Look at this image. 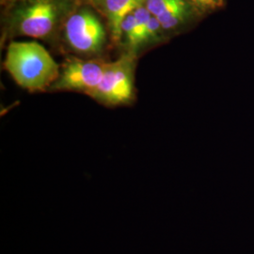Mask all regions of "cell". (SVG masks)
<instances>
[{"mask_svg":"<svg viewBox=\"0 0 254 254\" xmlns=\"http://www.w3.org/2000/svg\"><path fill=\"white\" fill-rule=\"evenodd\" d=\"M4 67L20 87L31 92L51 88L61 73L51 55L36 42L10 43Z\"/></svg>","mask_w":254,"mask_h":254,"instance_id":"cell-1","label":"cell"},{"mask_svg":"<svg viewBox=\"0 0 254 254\" xmlns=\"http://www.w3.org/2000/svg\"><path fill=\"white\" fill-rule=\"evenodd\" d=\"M134 60L126 55L109 63L99 85L88 95L103 104L120 105L132 100L134 94Z\"/></svg>","mask_w":254,"mask_h":254,"instance_id":"cell-2","label":"cell"},{"mask_svg":"<svg viewBox=\"0 0 254 254\" xmlns=\"http://www.w3.org/2000/svg\"><path fill=\"white\" fill-rule=\"evenodd\" d=\"M65 37L73 51L87 55L101 52L107 40L100 20L88 9H82L69 17L65 25Z\"/></svg>","mask_w":254,"mask_h":254,"instance_id":"cell-3","label":"cell"},{"mask_svg":"<svg viewBox=\"0 0 254 254\" xmlns=\"http://www.w3.org/2000/svg\"><path fill=\"white\" fill-rule=\"evenodd\" d=\"M108 64L99 60L70 58L51 88L56 91H82L88 95L99 85Z\"/></svg>","mask_w":254,"mask_h":254,"instance_id":"cell-4","label":"cell"},{"mask_svg":"<svg viewBox=\"0 0 254 254\" xmlns=\"http://www.w3.org/2000/svg\"><path fill=\"white\" fill-rule=\"evenodd\" d=\"M57 17L58 9L53 0H33L19 10L15 26L21 35L45 39L52 33Z\"/></svg>","mask_w":254,"mask_h":254,"instance_id":"cell-5","label":"cell"},{"mask_svg":"<svg viewBox=\"0 0 254 254\" xmlns=\"http://www.w3.org/2000/svg\"><path fill=\"white\" fill-rule=\"evenodd\" d=\"M188 0H146L145 7L160 22L164 31L173 30L190 14Z\"/></svg>","mask_w":254,"mask_h":254,"instance_id":"cell-6","label":"cell"},{"mask_svg":"<svg viewBox=\"0 0 254 254\" xmlns=\"http://www.w3.org/2000/svg\"><path fill=\"white\" fill-rule=\"evenodd\" d=\"M109 21L111 36L119 43L122 39V23L135 9L143 6L146 0H102Z\"/></svg>","mask_w":254,"mask_h":254,"instance_id":"cell-7","label":"cell"},{"mask_svg":"<svg viewBox=\"0 0 254 254\" xmlns=\"http://www.w3.org/2000/svg\"><path fill=\"white\" fill-rule=\"evenodd\" d=\"M122 38H125V42L131 51L137 49L136 20L133 12L129 13L122 23Z\"/></svg>","mask_w":254,"mask_h":254,"instance_id":"cell-8","label":"cell"},{"mask_svg":"<svg viewBox=\"0 0 254 254\" xmlns=\"http://www.w3.org/2000/svg\"><path fill=\"white\" fill-rule=\"evenodd\" d=\"M133 13L135 16V20H136L137 48H138L139 46H143L147 27H148L149 21L153 14L148 10L144 5L135 9L133 11Z\"/></svg>","mask_w":254,"mask_h":254,"instance_id":"cell-9","label":"cell"},{"mask_svg":"<svg viewBox=\"0 0 254 254\" xmlns=\"http://www.w3.org/2000/svg\"><path fill=\"white\" fill-rule=\"evenodd\" d=\"M202 11H214L224 6V0H188Z\"/></svg>","mask_w":254,"mask_h":254,"instance_id":"cell-10","label":"cell"},{"mask_svg":"<svg viewBox=\"0 0 254 254\" xmlns=\"http://www.w3.org/2000/svg\"><path fill=\"white\" fill-rule=\"evenodd\" d=\"M95 1H97V2H100V1H102V0H95Z\"/></svg>","mask_w":254,"mask_h":254,"instance_id":"cell-11","label":"cell"}]
</instances>
